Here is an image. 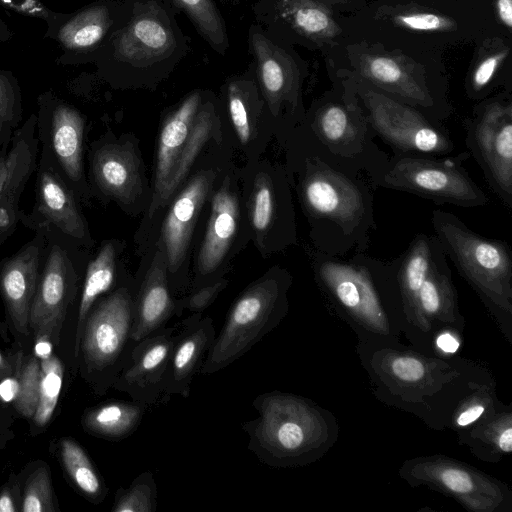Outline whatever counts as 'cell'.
<instances>
[{"label":"cell","instance_id":"6da1fadb","mask_svg":"<svg viewBox=\"0 0 512 512\" xmlns=\"http://www.w3.org/2000/svg\"><path fill=\"white\" fill-rule=\"evenodd\" d=\"M288 138L289 182L309 224L313 249L338 257L367 252L377 228L376 186L325 156L300 126Z\"/></svg>","mask_w":512,"mask_h":512},{"label":"cell","instance_id":"7a4b0ae2","mask_svg":"<svg viewBox=\"0 0 512 512\" xmlns=\"http://www.w3.org/2000/svg\"><path fill=\"white\" fill-rule=\"evenodd\" d=\"M341 21L348 38L439 55L503 33L491 10L470 0H371Z\"/></svg>","mask_w":512,"mask_h":512},{"label":"cell","instance_id":"3957f363","mask_svg":"<svg viewBox=\"0 0 512 512\" xmlns=\"http://www.w3.org/2000/svg\"><path fill=\"white\" fill-rule=\"evenodd\" d=\"M164 0H121L113 31L93 65L114 89H155L190 50Z\"/></svg>","mask_w":512,"mask_h":512},{"label":"cell","instance_id":"277c9868","mask_svg":"<svg viewBox=\"0 0 512 512\" xmlns=\"http://www.w3.org/2000/svg\"><path fill=\"white\" fill-rule=\"evenodd\" d=\"M323 58L327 72L354 76L434 119L454 113L443 55L348 38Z\"/></svg>","mask_w":512,"mask_h":512},{"label":"cell","instance_id":"5b68a950","mask_svg":"<svg viewBox=\"0 0 512 512\" xmlns=\"http://www.w3.org/2000/svg\"><path fill=\"white\" fill-rule=\"evenodd\" d=\"M329 79L331 88L311 102L299 126L325 156L373 183L389 155L375 142L376 133L356 99L338 79Z\"/></svg>","mask_w":512,"mask_h":512},{"label":"cell","instance_id":"8992f818","mask_svg":"<svg viewBox=\"0 0 512 512\" xmlns=\"http://www.w3.org/2000/svg\"><path fill=\"white\" fill-rule=\"evenodd\" d=\"M290 284L289 273L274 268L248 286L230 307L199 372L226 368L273 330L286 314Z\"/></svg>","mask_w":512,"mask_h":512},{"label":"cell","instance_id":"52a82bcc","mask_svg":"<svg viewBox=\"0 0 512 512\" xmlns=\"http://www.w3.org/2000/svg\"><path fill=\"white\" fill-rule=\"evenodd\" d=\"M134 325V284L123 283L101 296L89 311L81 333L83 374L103 395L113 386L137 344Z\"/></svg>","mask_w":512,"mask_h":512},{"label":"cell","instance_id":"ba28073f","mask_svg":"<svg viewBox=\"0 0 512 512\" xmlns=\"http://www.w3.org/2000/svg\"><path fill=\"white\" fill-rule=\"evenodd\" d=\"M340 81L363 110L376 136L393 151L448 156L455 143L443 121L396 100L364 81L345 74L327 72Z\"/></svg>","mask_w":512,"mask_h":512},{"label":"cell","instance_id":"9c48e42d","mask_svg":"<svg viewBox=\"0 0 512 512\" xmlns=\"http://www.w3.org/2000/svg\"><path fill=\"white\" fill-rule=\"evenodd\" d=\"M248 49L264 114L289 137L305 117L303 91L308 62L294 46L274 40L257 23L249 27Z\"/></svg>","mask_w":512,"mask_h":512},{"label":"cell","instance_id":"30bf717a","mask_svg":"<svg viewBox=\"0 0 512 512\" xmlns=\"http://www.w3.org/2000/svg\"><path fill=\"white\" fill-rule=\"evenodd\" d=\"M469 156L468 151L454 158L422 153L393 154L373 184L411 193L436 204L485 206L489 203L487 194L463 166Z\"/></svg>","mask_w":512,"mask_h":512},{"label":"cell","instance_id":"8fae6325","mask_svg":"<svg viewBox=\"0 0 512 512\" xmlns=\"http://www.w3.org/2000/svg\"><path fill=\"white\" fill-rule=\"evenodd\" d=\"M431 224L446 256L472 286L487 299H510L512 252L506 241L474 232L449 211L434 210Z\"/></svg>","mask_w":512,"mask_h":512},{"label":"cell","instance_id":"7c38bea8","mask_svg":"<svg viewBox=\"0 0 512 512\" xmlns=\"http://www.w3.org/2000/svg\"><path fill=\"white\" fill-rule=\"evenodd\" d=\"M468 153L492 192L512 209V90L477 101L464 120Z\"/></svg>","mask_w":512,"mask_h":512},{"label":"cell","instance_id":"4fadbf2b","mask_svg":"<svg viewBox=\"0 0 512 512\" xmlns=\"http://www.w3.org/2000/svg\"><path fill=\"white\" fill-rule=\"evenodd\" d=\"M255 419L241 424L249 441L247 449L271 467L299 463L308 445L307 405L300 398L280 391L264 392L252 402Z\"/></svg>","mask_w":512,"mask_h":512},{"label":"cell","instance_id":"5bb4252c","mask_svg":"<svg viewBox=\"0 0 512 512\" xmlns=\"http://www.w3.org/2000/svg\"><path fill=\"white\" fill-rule=\"evenodd\" d=\"M253 14L274 40L322 56L348 39L345 13L335 0H257Z\"/></svg>","mask_w":512,"mask_h":512},{"label":"cell","instance_id":"9a60e30c","mask_svg":"<svg viewBox=\"0 0 512 512\" xmlns=\"http://www.w3.org/2000/svg\"><path fill=\"white\" fill-rule=\"evenodd\" d=\"M46 232L47 251L30 307L29 330L35 339L46 338L56 345L78 290L79 275L73 256L78 246L50 228Z\"/></svg>","mask_w":512,"mask_h":512},{"label":"cell","instance_id":"2e32d148","mask_svg":"<svg viewBox=\"0 0 512 512\" xmlns=\"http://www.w3.org/2000/svg\"><path fill=\"white\" fill-rule=\"evenodd\" d=\"M38 140L51 153L79 202L86 203L91 189L83 167L85 116L52 90L37 98Z\"/></svg>","mask_w":512,"mask_h":512},{"label":"cell","instance_id":"e0dca14e","mask_svg":"<svg viewBox=\"0 0 512 512\" xmlns=\"http://www.w3.org/2000/svg\"><path fill=\"white\" fill-rule=\"evenodd\" d=\"M36 200L32 213L22 223L31 228H50L77 246L91 247L93 240L80 202L64 179L47 148L41 146L36 167Z\"/></svg>","mask_w":512,"mask_h":512},{"label":"cell","instance_id":"ac0fdd59","mask_svg":"<svg viewBox=\"0 0 512 512\" xmlns=\"http://www.w3.org/2000/svg\"><path fill=\"white\" fill-rule=\"evenodd\" d=\"M288 172L264 166L255 176L248 196V215L253 231L272 252L297 243L295 211Z\"/></svg>","mask_w":512,"mask_h":512},{"label":"cell","instance_id":"d6986e66","mask_svg":"<svg viewBox=\"0 0 512 512\" xmlns=\"http://www.w3.org/2000/svg\"><path fill=\"white\" fill-rule=\"evenodd\" d=\"M35 231L33 239L0 262V296L13 328L24 337L30 334V307L48 245L46 228Z\"/></svg>","mask_w":512,"mask_h":512},{"label":"cell","instance_id":"ffe728a7","mask_svg":"<svg viewBox=\"0 0 512 512\" xmlns=\"http://www.w3.org/2000/svg\"><path fill=\"white\" fill-rule=\"evenodd\" d=\"M120 4L121 0H98L71 12L52 38L60 49L56 64H93L113 31Z\"/></svg>","mask_w":512,"mask_h":512},{"label":"cell","instance_id":"44dd1931","mask_svg":"<svg viewBox=\"0 0 512 512\" xmlns=\"http://www.w3.org/2000/svg\"><path fill=\"white\" fill-rule=\"evenodd\" d=\"M176 333L177 326H166L140 340L112 387L146 406L160 400Z\"/></svg>","mask_w":512,"mask_h":512},{"label":"cell","instance_id":"7402d4cb","mask_svg":"<svg viewBox=\"0 0 512 512\" xmlns=\"http://www.w3.org/2000/svg\"><path fill=\"white\" fill-rule=\"evenodd\" d=\"M216 337L213 320L202 313H193L180 323L167 365L161 399L177 394L190 395L191 383Z\"/></svg>","mask_w":512,"mask_h":512},{"label":"cell","instance_id":"603a6c76","mask_svg":"<svg viewBox=\"0 0 512 512\" xmlns=\"http://www.w3.org/2000/svg\"><path fill=\"white\" fill-rule=\"evenodd\" d=\"M473 47L463 83L466 97L477 102L499 91L512 90V37L493 33Z\"/></svg>","mask_w":512,"mask_h":512},{"label":"cell","instance_id":"cb8c5ba5","mask_svg":"<svg viewBox=\"0 0 512 512\" xmlns=\"http://www.w3.org/2000/svg\"><path fill=\"white\" fill-rule=\"evenodd\" d=\"M213 181V171L198 173L175 198L170 207L162 228L168 275L174 276L181 268L196 219Z\"/></svg>","mask_w":512,"mask_h":512},{"label":"cell","instance_id":"d4e9b609","mask_svg":"<svg viewBox=\"0 0 512 512\" xmlns=\"http://www.w3.org/2000/svg\"><path fill=\"white\" fill-rule=\"evenodd\" d=\"M239 212L237 192L226 177L211 202L209 222L198 255L196 288L212 283L211 275L218 270L234 240Z\"/></svg>","mask_w":512,"mask_h":512},{"label":"cell","instance_id":"484cf974","mask_svg":"<svg viewBox=\"0 0 512 512\" xmlns=\"http://www.w3.org/2000/svg\"><path fill=\"white\" fill-rule=\"evenodd\" d=\"M176 300L172 296L167 273L165 250L160 249L141 281L134 284L133 340H140L166 327L175 315Z\"/></svg>","mask_w":512,"mask_h":512},{"label":"cell","instance_id":"4316f807","mask_svg":"<svg viewBox=\"0 0 512 512\" xmlns=\"http://www.w3.org/2000/svg\"><path fill=\"white\" fill-rule=\"evenodd\" d=\"M90 163L92 182L102 194L128 203L140 192V166L130 148L116 143L97 145Z\"/></svg>","mask_w":512,"mask_h":512},{"label":"cell","instance_id":"83f0119b","mask_svg":"<svg viewBox=\"0 0 512 512\" xmlns=\"http://www.w3.org/2000/svg\"><path fill=\"white\" fill-rule=\"evenodd\" d=\"M36 114H31L24 125L14 132L10 143L0 152V202L20 197L36 170L39 140L35 138Z\"/></svg>","mask_w":512,"mask_h":512},{"label":"cell","instance_id":"f1b7e54d","mask_svg":"<svg viewBox=\"0 0 512 512\" xmlns=\"http://www.w3.org/2000/svg\"><path fill=\"white\" fill-rule=\"evenodd\" d=\"M200 89L189 93L166 119L158 142L155 169V191L150 210L155 206L170 171L179 156L203 100Z\"/></svg>","mask_w":512,"mask_h":512},{"label":"cell","instance_id":"f546056e","mask_svg":"<svg viewBox=\"0 0 512 512\" xmlns=\"http://www.w3.org/2000/svg\"><path fill=\"white\" fill-rule=\"evenodd\" d=\"M221 92L237 137L241 144L246 146L252 140L253 128L257 120L264 114L263 100L256 82L253 63L251 62L242 74L227 79Z\"/></svg>","mask_w":512,"mask_h":512},{"label":"cell","instance_id":"4dcf8cb0","mask_svg":"<svg viewBox=\"0 0 512 512\" xmlns=\"http://www.w3.org/2000/svg\"><path fill=\"white\" fill-rule=\"evenodd\" d=\"M216 118L215 98L209 92H204L203 100L194 119L189 136L170 171L155 206L149 211L150 216L159 207L166 205L171 196L176 192L178 186L189 172L196 156L208 140Z\"/></svg>","mask_w":512,"mask_h":512},{"label":"cell","instance_id":"1f68e13d","mask_svg":"<svg viewBox=\"0 0 512 512\" xmlns=\"http://www.w3.org/2000/svg\"><path fill=\"white\" fill-rule=\"evenodd\" d=\"M147 407L135 401H108L87 409L82 426L90 435L111 441L123 440L137 430Z\"/></svg>","mask_w":512,"mask_h":512},{"label":"cell","instance_id":"d6a6232c","mask_svg":"<svg viewBox=\"0 0 512 512\" xmlns=\"http://www.w3.org/2000/svg\"><path fill=\"white\" fill-rule=\"evenodd\" d=\"M116 256L115 244L106 242L86 267L75 329V357L79 355L83 325L92 306L101 296L121 285L116 281Z\"/></svg>","mask_w":512,"mask_h":512},{"label":"cell","instance_id":"836d02e7","mask_svg":"<svg viewBox=\"0 0 512 512\" xmlns=\"http://www.w3.org/2000/svg\"><path fill=\"white\" fill-rule=\"evenodd\" d=\"M178 15L184 14L200 37L224 56L230 47L223 16L213 0H164Z\"/></svg>","mask_w":512,"mask_h":512},{"label":"cell","instance_id":"e575fe53","mask_svg":"<svg viewBox=\"0 0 512 512\" xmlns=\"http://www.w3.org/2000/svg\"><path fill=\"white\" fill-rule=\"evenodd\" d=\"M60 457L76 488L90 501L101 502L106 496L107 487L85 450L74 439L62 438Z\"/></svg>","mask_w":512,"mask_h":512},{"label":"cell","instance_id":"d590c367","mask_svg":"<svg viewBox=\"0 0 512 512\" xmlns=\"http://www.w3.org/2000/svg\"><path fill=\"white\" fill-rule=\"evenodd\" d=\"M40 365L39 399L36 411L32 417L33 424L39 428L46 426L54 414L62 388L64 373L62 362L53 353L50 357L40 360Z\"/></svg>","mask_w":512,"mask_h":512},{"label":"cell","instance_id":"8d00e7d4","mask_svg":"<svg viewBox=\"0 0 512 512\" xmlns=\"http://www.w3.org/2000/svg\"><path fill=\"white\" fill-rule=\"evenodd\" d=\"M22 94L18 79L0 68V148L10 143L22 120Z\"/></svg>","mask_w":512,"mask_h":512},{"label":"cell","instance_id":"74e56055","mask_svg":"<svg viewBox=\"0 0 512 512\" xmlns=\"http://www.w3.org/2000/svg\"><path fill=\"white\" fill-rule=\"evenodd\" d=\"M157 508V485L152 472L139 474L127 487L115 493L112 512H154Z\"/></svg>","mask_w":512,"mask_h":512},{"label":"cell","instance_id":"f35d334b","mask_svg":"<svg viewBox=\"0 0 512 512\" xmlns=\"http://www.w3.org/2000/svg\"><path fill=\"white\" fill-rule=\"evenodd\" d=\"M41 380L40 359L35 355L23 356L18 374V392L14 400L16 410L24 417H33L39 399Z\"/></svg>","mask_w":512,"mask_h":512},{"label":"cell","instance_id":"ab89813d","mask_svg":"<svg viewBox=\"0 0 512 512\" xmlns=\"http://www.w3.org/2000/svg\"><path fill=\"white\" fill-rule=\"evenodd\" d=\"M22 512H55L50 472L44 463L28 477L20 498Z\"/></svg>","mask_w":512,"mask_h":512},{"label":"cell","instance_id":"60d3db41","mask_svg":"<svg viewBox=\"0 0 512 512\" xmlns=\"http://www.w3.org/2000/svg\"><path fill=\"white\" fill-rule=\"evenodd\" d=\"M0 6L23 17L43 21L47 26L44 38L49 39L54 37L70 14L54 11L41 0H0Z\"/></svg>","mask_w":512,"mask_h":512},{"label":"cell","instance_id":"b9f144b4","mask_svg":"<svg viewBox=\"0 0 512 512\" xmlns=\"http://www.w3.org/2000/svg\"><path fill=\"white\" fill-rule=\"evenodd\" d=\"M228 281L226 279H218L212 283L206 284L190 294L189 296L176 300L175 315L180 317L184 310L192 313H202L209 307L219 293L226 287Z\"/></svg>","mask_w":512,"mask_h":512},{"label":"cell","instance_id":"7bdbcfd3","mask_svg":"<svg viewBox=\"0 0 512 512\" xmlns=\"http://www.w3.org/2000/svg\"><path fill=\"white\" fill-rule=\"evenodd\" d=\"M392 370L394 374L403 381H417L425 373L423 364L414 358L400 357L393 361Z\"/></svg>","mask_w":512,"mask_h":512},{"label":"cell","instance_id":"ee69618b","mask_svg":"<svg viewBox=\"0 0 512 512\" xmlns=\"http://www.w3.org/2000/svg\"><path fill=\"white\" fill-rule=\"evenodd\" d=\"M440 478L442 483L455 493H467L473 488L470 475L458 469H447L441 473Z\"/></svg>","mask_w":512,"mask_h":512},{"label":"cell","instance_id":"f6af8a7d","mask_svg":"<svg viewBox=\"0 0 512 512\" xmlns=\"http://www.w3.org/2000/svg\"><path fill=\"white\" fill-rule=\"evenodd\" d=\"M491 12L499 29L512 37V0H493Z\"/></svg>","mask_w":512,"mask_h":512},{"label":"cell","instance_id":"bcb514c9","mask_svg":"<svg viewBox=\"0 0 512 512\" xmlns=\"http://www.w3.org/2000/svg\"><path fill=\"white\" fill-rule=\"evenodd\" d=\"M20 366L21 364L19 365L16 372L12 376L0 380V401L14 402L18 392V374Z\"/></svg>","mask_w":512,"mask_h":512},{"label":"cell","instance_id":"7dc6e473","mask_svg":"<svg viewBox=\"0 0 512 512\" xmlns=\"http://www.w3.org/2000/svg\"><path fill=\"white\" fill-rule=\"evenodd\" d=\"M23 355L16 354L14 358L9 357L0 350V380L12 376L21 364Z\"/></svg>","mask_w":512,"mask_h":512},{"label":"cell","instance_id":"c3c4849f","mask_svg":"<svg viewBox=\"0 0 512 512\" xmlns=\"http://www.w3.org/2000/svg\"><path fill=\"white\" fill-rule=\"evenodd\" d=\"M484 412V407L481 405H475L462 412L458 419L457 424L460 426H466L476 421Z\"/></svg>","mask_w":512,"mask_h":512},{"label":"cell","instance_id":"681fc988","mask_svg":"<svg viewBox=\"0 0 512 512\" xmlns=\"http://www.w3.org/2000/svg\"><path fill=\"white\" fill-rule=\"evenodd\" d=\"M15 499L11 488L5 487L0 492V512H15Z\"/></svg>","mask_w":512,"mask_h":512},{"label":"cell","instance_id":"f907efd6","mask_svg":"<svg viewBox=\"0 0 512 512\" xmlns=\"http://www.w3.org/2000/svg\"><path fill=\"white\" fill-rule=\"evenodd\" d=\"M53 343L46 338L35 339L34 354L40 359H46L52 355Z\"/></svg>","mask_w":512,"mask_h":512},{"label":"cell","instance_id":"816d5d0a","mask_svg":"<svg viewBox=\"0 0 512 512\" xmlns=\"http://www.w3.org/2000/svg\"><path fill=\"white\" fill-rule=\"evenodd\" d=\"M438 347L448 353H454L459 347V342L450 334H442L437 339Z\"/></svg>","mask_w":512,"mask_h":512},{"label":"cell","instance_id":"f5cc1de1","mask_svg":"<svg viewBox=\"0 0 512 512\" xmlns=\"http://www.w3.org/2000/svg\"><path fill=\"white\" fill-rule=\"evenodd\" d=\"M340 8L343 10L345 15H349L363 6H365L371 0H335Z\"/></svg>","mask_w":512,"mask_h":512},{"label":"cell","instance_id":"db71d44e","mask_svg":"<svg viewBox=\"0 0 512 512\" xmlns=\"http://www.w3.org/2000/svg\"><path fill=\"white\" fill-rule=\"evenodd\" d=\"M498 446L499 448L507 453H510L512 450V429L508 427L504 430L499 438H498Z\"/></svg>","mask_w":512,"mask_h":512},{"label":"cell","instance_id":"11a10c76","mask_svg":"<svg viewBox=\"0 0 512 512\" xmlns=\"http://www.w3.org/2000/svg\"><path fill=\"white\" fill-rule=\"evenodd\" d=\"M14 37V31L0 16V42H8Z\"/></svg>","mask_w":512,"mask_h":512},{"label":"cell","instance_id":"9f6ffc18","mask_svg":"<svg viewBox=\"0 0 512 512\" xmlns=\"http://www.w3.org/2000/svg\"><path fill=\"white\" fill-rule=\"evenodd\" d=\"M470 1L481 4L491 10V3L493 0H470Z\"/></svg>","mask_w":512,"mask_h":512},{"label":"cell","instance_id":"6f0895ef","mask_svg":"<svg viewBox=\"0 0 512 512\" xmlns=\"http://www.w3.org/2000/svg\"><path fill=\"white\" fill-rule=\"evenodd\" d=\"M221 1L225 2V1H228V0H221Z\"/></svg>","mask_w":512,"mask_h":512}]
</instances>
